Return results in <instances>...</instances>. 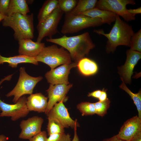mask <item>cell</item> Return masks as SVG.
Returning a JSON list of instances; mask_svg holds the SVG:
<instances>
[{"label": "cell", "instance_id": "cell-1", "mask_svg": "<svg viewBox=\"0 0 141 141\" xmlns=\"http://www.w3.org/2000/svg\"><path fill=\"white\" fill-rule=\"evenodd\" d=\"M46 40L63 48L69 53L72 60L77 63L95 47L88 32L73 36L65 35L59 38H47Z\"/></svg>", "mask_w": 141, "mask_h": 141}, {"label": "cell", "instance_id": "cell-2", "mask_svg": "<svg viewBox=\"0 0 141 141\" xmlns=\"http://www.w3.org/2000/svg\"><path fill=\"white\" fill-rule=\"evenodd\" d=\"M93 31L108 39L106 50L108 54L114 52L118 46L130 47L131 39L134 33L132 26L122 20L117 14L115 23L109 33H105L102 29H95Z\"/></svg>", "mask_w": 141, "mask_h": 141}, {"label": "cell", "instance_id": "cell-3", "mask_svg": "<svg viewBox=\"0 0 141 141\" xmlns=\"http://www.w3.org/2000/svg\"><path fill=\"white\" fill-rule=\"evenodd\" d=\"M33 15H24L18 13L6 16L2 20L3 25L9 27L14 31V38L17 40L34 37Z\"/></svg>", "mask_w": 141, "mask_h": 141}, {"label": "cell", "instance_id": "cell-4", "mask_svg": "<svg viewBox=\"0 0 141 141\" xmlns=\"http://www.w3.org/2000/svg\"><path fill=\"white\" fill-rule=\"evenodd\" d=\"M103 23L98 18H93L82 15L66 13L61 33L63 34L77 33L84 29L100 26Z\"/></svg>", "mask_w": 141, "mask_h": 141}, {"label": "cell", "instance_id": "cell-5", "mask_svg": "<svg viewBox=\"0 0 141 141\" xmlns=\"http://www.w3.org/2000/svg\"><path fill=\"white\" fill-rule=\"evenodd\" d=\"M35 58L38 62H42L47 64L51 69L61 64L72 63L69 52L62 47L58 48L56 44L45 46Z\"/></svg>", "mask_w": 141, "mask_h": 141}, {"label": "cell", "instance_id": "cell-6", "mask_svg": "<svg viewBox=\"0 0 141 141\" xmlns=\"http://www.w3.org/2000/svg\"><path fill=\"white\" fill-rule=\"evenodd\" d=\"M19 72V77L16 85L6 95L8 97L14 96L13 101L15 103L23 96L32 94L36 85L43 78L41 76L34 77L30 75L26 72L24 67L20 68Z\"/></svg>", "mask_w": 141, "mask_h": 141}, {"label": "cell", "instance_id": "cell-7", "mask_svg": "<svg viewBox=\"0 0 141 141\" xmlns=\"http://www.w3.org/2000/svg\"><path fill=\"white\" fill-rule=\"evenodd\" d=\"M63 13L58 7L43 21L38 23L37 26L38 32L37 42H41L46 36L52 38L58 32V25Z\"/></svg>", "mask_w": 141, "mask_h": 141}, {"label": "cell", "instance_id": "cell-8", "mask_svg": "<svg viewBox=\"0 0 141 141\" xmlns=\"http://www.w3.org/2000/svg\"><path fill=\"white\" fill-rule=\"evenodd\" d=\"M134 0H99L95 8L107 10L122 17L128 22L135 20V15L129 13L126 8L127 4H136Z\"/></svg>", "mask_w": 141, "mask_h": 141}, {"label": "cell", "instance_id": "cell-9", "mask_svg": "<svg viewBox=\"0 0 141 141\" xmlns=\"http://www.w3.org/2000/svg\"><path fill=\"white\" fill-rule=\"evenodd\" d=\"M27 98L24 95L20 98L14 104L6 103L0 98V116L9 117L12 121H16L26 117L30 111L27 106Z\"/></svg>", "mask_w": 141, "mask_h": 141}, {"label": "cell", "instance_id": "cell-10", "mask_svg": "<svg viewBox=\"0 0 141 141\" xmlns=\"http://www.w3.org/2000/svg\"><path fill=\"white\" fill-rule=\"evenodd\" d=\"M63 101L56 103L46 114L48 119H53L58 122L64 128H72L79 126L77 120L70 116Z\"/></svg>", "mask_w": 141, "mask_h": 141}, {"label": "cell", "instance_id": "cell-11", "mask_svg": "<svg viewBox=\"0 0 141 141\" xmlns=\"http://www.w3.org/2000/svg\"><path fill=\"white\" fill-rule=\"evenodd\" d=\"M77 63L73 62L65 64L47 72L45 77L47 82L50 84H69L68 75L70 69L77 66Z\"/></svg>", "mask_w": 141, "mask_h": 141}, {"label": "cell", "instance_id": "cell-12", "mask_svg": "<svg viewBox=\"0 0 141 141\" xmlns=\"http://www.w3.org/2000/svg\"><path fill=\"white\" fill-rule=\"evenodd\" d=\"M43 119L34 116L22 120L20 126L21 129L19 137L21 139H29L39 133L41 131Z\"/></svg>", "mask_w": 141, "mask_h": 141}, {"label": "cell", "instance_id": "cell-13", "mask_svg": "<svg viewBox=\"0 0 141 141\" xmlns=\"http://www.w3.org/2000/svg\"><path fill=\"white\" fill-rule=\"evenodd\" d=\"M72 86L73 85L71 84H50L49 88L46 90L49 99L47 108L45 112V114L48 113L57 102L61 101L64 102L67 100L66 96V94Z\"/></svg>", "mask_w": 141, "mask_h": 141}, {"label": "cell", "instance_id": "cell-14", "mask_svg": "<svg viewBox=\"0 0 141 141\" xmlns=\"http://www.w3.org/2000/svg\"><path fill=\"white\" fill-rule=\"evenodd\" d=\"M126 54L125 63L118 68V72L121 80L125 83L130 84L134 67L141 58V53L130 49L126 51Z\"/></svg>", "mask_w": 141, "mask_h": 141}, {"label": "cell", "instance_id": "cell-15", "mask_svg": "<svg viewBox=\"0 0 141 141\" xmlns=\"http://www.w3.org/2000/svg\"><path fill=\"white\" fill-rule=\"evenodd\" d=\"M141 131V119L136 116L127 120L116 135L119 138L125 141H130L139 132Z\"/></svg>", "mask_w": 141, "mask_h": 141}, {"label": "cell", "instance_id": "cell-16", "mask_svg": "<svg viewBox=\"0 0 141 141\" xmlns=\"http://www.w3.org/2000/svg\"><path fill=\"white\" fill-rule=\"evenodd\" d=\"M19 55L35 57L45 47L44 43L34 42L31 39H24L18 41Z\"/></svg>", "mask_w": 141, "mask_h": 141}, {"label": "cell", "instance_id": "cell-17", "mask_svg": "<svg viewBox=\"0 0 141 141\" xmlns=\"http://www.w3.org/2000/svg\"><path fill=\"white\" fill-rule=\"evenodd\" d=\"M48 99L41 93H32L27 98V108L30 111L45 113L48 106Z\"/></svg>", "mask_w": 141, "mask_h": 141}, {"label": "cell", "instance_id": "cell-18", "mask_svg": "<svg viewBox=\"0 0 141 141\" xmlns=\"http://www.w3.org/2000/svg\"><path fill=\"white\" fill-rule=\"evenodd\" d=\"M78 14L84 15L93 18L101 19L103 24L111 25L115 21L116 14L107 10L96 8L91 9Z\"/></svg>", "mask_w": 141, "mask_h": 141}, {"label": "cell", "instance_id": "cell-19", "mask_svg": "<svg viewBox=\"0 0 141 141\" xmlns=\"http://www.w3.org/2000/svg\"><path fill=\"white\" fill-rule=\"evenodd\" d=\"M4 63H8L9 66L13 68H16L19 64L22 63H31L35 65L38 64V62L35 57L21 55L6 57L1 56L0 53V64Z\"/></svg>", "mask_w": 141, "mask_h": 141}, {"label": "cell", "instance_id": "cell-20", "mask_svg": "<svg viewBox=\"0 0 141 141\" xmlns=\"http://www.w3.org/2000/svg\"><path fill=\"white\" fill-rule=\"evenodd\" d=\"M77 66L81 73L85 76L93 75L98 70V67L96 63L93 61L85 57L78 62Z\"/></svg>", "mask_w": 141, "mask_h": 141}, {"label": "cell", "instance_id": "cell-21", "mask_svg": "<svg viewBox=\"0 0 141 141\" xmlns=\"http://www.w3.org/2000/svg\"><path fill=\"white\" fill-rule=\"evenodd\" d=\"M30 12L29 9L25 0H11L7 13V15L10 16L16 13L25 15Z\"/></svg>", "mask_w": 141, "mask_h": 141}, {"label": "cell", "instance_id": "cell-22", "mask_svg": "<svg viewBox=\"0 0 141 141\" xmlns=\"http://www.w3.org/2000/svg\"><path fill=\"white\" fill-rule=\"evenodd\" d=\"M58 7V0H47L45 1L38 15V23L43 21Z\"/></svg>", "mask_w": 141, "mask_h": 141}, {"label": "cell", "instance_id": "cell-23", "mask_svg": "<svg viewBox=\"0 0 141 141\" xmlns=\"http://www.w3.org/2000/svg\"><path fill=\"white\" fill-rule=\"evenodd\" d=\"M97 0H79L75 8L70 13L78 14L95 7Z\"/></svg>", "mask_w": 141, "mask_h": 141}, {"label": "cell", "instance_id": "cell-24", "mask_svg": "<svg viewBox=\"0 0 141 141\" xmlns=\"http://www.w3.org/2000/svg\"><path fill=\"white\" fill-rule=\"evenodd\" d=\"M122 83L120 86V87L125 91L131 97L136 107L139 118L141 119V91L140 90L137 93H133L126 86L125 83L122 80Z\"/></svg>", "mask_w": 141, "mask_h": 141}, {"label": "cell", "instance_id": "cell-25", "mask_svg": "<svg viewBox=\"0 0 141 141\" xmlns=\"http://www.w3.org/2000/svg\"><path fill=\"white\" fill-rule=\"evenodd\" d=\"M47 126L48 135L64 132V128L58 122L53 119H48Z\"/></svg>", "mask_w": 141, "mask_h": 141}, {"label": "cell", "instance_id": "cell-26", "mask_svg": "<svg viewBox=\"0 0 141 141\" xmlns=\"http://www.w3.org/2000/svg\"><path fill=\"white\" fill-rule=\"evenodd\" d=\"M77 107L83 116L92 115L95 114L94 103L82 102L78 104Z\"/></svg>", "mask_w": 141, "mask_h": 141}, {"label": "cell", "instance_id": "cell-27", "mask_svg": "<svg viewBox=\"0 0 141 141\" xmlns=\"http://www.w3.org/2000/svg\"><path fill=\"white\" fill-rule=\"evenodd\" d=\"M58 7L65 14L70 13L75 8L78 3L77 0H58Z\"/></svg>", "mask_w": 141, "mask_h": 141}, {"label": "cell", "instance_id": "cell-28", "mask_svg": "<svg viewBox=\"0 0 141 141\" xmlns=\"http://www.w3.org/2000/svg\"><path fill=\"white\" fill-rule=\"evenodd\" d=\"M110 102V100L107 98L104 101H99L94 103L95 113L100 116H103L107 113Z\"/></svg>", "mask_w": 141, "mask_h": 141}, {"label": "cell", "instance_id": "cell-29", "mask_svg": "<svg viewBox=\"0 0 141 141\" xmlns=\"http://www.w3.org/2000/svg\"><path fill=\"white\" fill-rule=\"evenodd\" d=\"M130 49L141 52V29L134 33L131 37Z\"/></svg>", "mask_w": 141, "mask_h": 141}, {"label": "cell", "instance_id": "cell-30", "mask_svg": "<svg viewBox=\"0 0 141 141\" xmlns=\"http://www.w3.org/2000/svg\"><path fill=\"white\" fill-rule=\"evenodd\" d=\"M47 141H71L70 136L69 134L62 133L54 134L49 135Z\"/></svg>", "mask_w": 141, "mask_h": 141}, {"label": "cell", "instance_id": "cell-31", "mask_svg": "<svg viewBox=\"0 0 141 141\" xmlns=\"http://www.w3.org/2000/svg\"><path fill=\"white\" fill-rule=\"evenodd\" d=\"M10 0H0V13L7 16Z\"/></svg>", "mask_w": 141, "mask_h": 141}, {"label": "cell", "instance_id": "cell-32", "mask_svg": "<svg viewBox=\"0 0 141 141\" xmlns=\"http://www.w3.org/2000/svg\"><path fill=\"white\" fill-rule=\"evenodd\" d=\"M47 138L46 132L43 131L29 140L30 141H47Z\"/></svg>", "mask_w": 141, "mask_h": 141}, {"label": "cell", "instance_id": "cell-33", "mask_svg": "<svg viewBox=\"0 0 141 141\" xmlns=\"http://www.w3.org/2000/svg\"><path fill=\"white\" fill-rule=\"evenodd\" d=\"M101 92L102 91L100 90H97L89 93L87 96L88 97H92L98 99L101 94Z\"/></svg>", "mask_w": 141, "mask_h": 141}, {"label": "cell", "instance_id": "cell-34", "mask_svg": "<svg viewBox=\"0 0 141 141\" xmlns=\"http://www.w3.org/2000/svg\"><path fill=\"white\" fill-rule=\"evenodd\" d=\"M127 11L130 14L135 15L136 14H141V8L140 7L136 9H127Z\"/></svg>", "mask_w": 141, "mask_h": 141}, {"label": "cell", "instance_id": "cell-35", "mask_svg": "<svg viewBox=\"0 0 141 141\" xmlns=\"http://www.w3.org/2000/svg\"><path fill=\"white\" fill-rule=\"evenodd\" d=\"M107 94L106 91L103 89L102 91L101 94L98 99L100 101H105L107 99Z\"/></svg>", "mask_w": 141, "mask_h": 141}, {"label": "cell", "instance_id": "cell-36", "mask_svg": "<svg viewBox=\"0 0 141 141\" xmlns=\"http://www.w3.org/2000/svg\"><path fill=\"white\" fill-rule=\"evenodd\" d=\"M102 141H125L118 138L116 135L109 138L104 139Z\"/></svg>", "mask_w": 141, "mask_h": 141}, {"label": "cell", "instance_id": "cell-37", "mask_svg": "<svg viewBox=\"0 0 141 141\" xmlns=\"http://www.w3.org/2000/svg\"><path fill=\"white\" fill-rule=\"evenodd\" d=\"M130 141H141V131L137 133Z\"/></svg>", "mask_w": 141, "mask_h": 141}, {"label": "cell", "instance_id": "cell-38", "mask_svg": "<svg viewBox=\"0 0 141 141\" xmlns=\"http://www.w3.org/2000/svg\"><path fill=\"white\" fill-rule=\"evenodd\" d=\"M77 127H75L74 129V134L73 139L71 141H80L77 132Z\"/></svg>", "mask_w": 141, "mask_h": 141}, {"label": "cell", "instance_id": "cell-39", "mask_svg": "<svg viewBox=\"0 0 141 141\" xmlns=\"http://www.w3.org/2000/svg\"><path fill=\"white\" fill-rule=\"evenodd\" d=\"M8 138L5 135L2 134L0 135V141H7Z\"/></svg>", "mask_w": 141, "mask_h": 141}, {"label": "cell", "instance_id": "cell-40", "mask_svg": "<svg viewBox=\"0 0 141 141\" xmlns=\"http://www.w3.org/2000/svg\"><path fill=\"white\" fill-rule=\"evenodd\" d=\"M13 75V74H12L9 75L8 76L5 77L4 78L2 79V80L1 81H0V85L1 84L2 82H3L5 80H10L11 79Z\"/></svg>", "mask_w": 141, "mask_h": 141}, {"label": "cell", "instance_id": "cell-41", "mask_svg": "<svg viewBox=\"0 0 141 141\" xmlns=\"http://www.w3.org/2000/svg\"><path fill=\"white\" fill-rule=\"evenodd\" d=\"M6 16L0 13V21L3 20Z\"/></svg>", "mask_w": 141, "mask_h": 141}]
</instances>
